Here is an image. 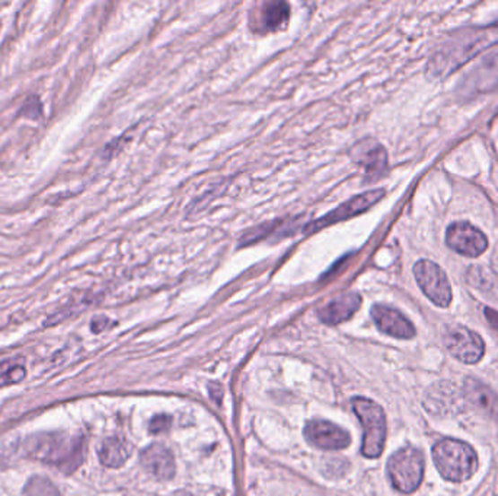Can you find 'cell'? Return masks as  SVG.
Wrapping results in <instances>:
<instances>
[{"instance_id":"cell-1","label":"cell","mask_w":498,"mask_h":496,"mask_svg":"<svg viewBox=\"0 0 498 496\" xmlns=\"http://www.w3.org/2000/svg\"><path fill=\"white\" fill-rule=\"evenodd\" d=\"M30 457L48 465L57 466L66 474H72L83 458V437H72L66 432H46L32 435L25 444Z\"/></svg>"},{"instance_id":"cell-2","label":"cell","mask_w":498,"mask_h":496,"mask_svg":"<svg viewBox=\"0 0 498 496\" xmlns=\"http://www.w3.org/2000/svg\"><path fill=\"white\" fill-rule=\"evenodd\" d=\"M432 460L446 481H467L478 469V456L467 442L444 439L432 447Z\"/></svg>"},{"instance_id":"cell-3","label":"cell","mask_w":498,"mask_h":496,"mask_svg":"<svg viewBox=\"0 0 498 496\" xmlns=\"http://www.w3.org/2000/svg\"><path fill=\"white\" fill-rule=\"evenodd\" d=\"M353 409L363 428L362 453L367 458H378L387 439V416L382 406L366 397L353 399Z\"/></svg>"},{"instance_id":"cell-4","label":"cell","mask_w":498,"mask_h":496,"mask_svg":"<svg viewBox=\"0 0 498 496\" xmlns=\"http://www.w3.org/2000/svg\"><path fill=\"white\" fill-rule=\"evenodd\" d=\"M388 474L399 492H415L424 477V456L414 447L401 448L390 456Z\"/></svg>"},{"instance_id":"cell-5","label":"cell","mask_w":498,"mask_h":496,"mask_svg":"<svg viewBox=\"0 0 498 496\" xmlns=\"http://www.w3.org/2000/svg\"><path fill=\"white\" fill-rule=\"evenodd\" d=\"M441 338L449 352L465 364H476L485 352L483 338L462 325L444 326Z\"/></svg>"},{"instance_id":"cell-6","label":"cell","mask_w":498,"mask_h":496,"mask_svg":"<svg viewBox=\"0 0 498 496\" xmlns=\"http://www.w3.org/2000/svg\"><path fill=\"white\" fill-rule=\"evenodd\" d=\"M414 275L425 296L439 308H449L452 303V287L441 266L429 259H421L414 265Z\"/></svg>"},{"instance_id":"cell-7","label":"cell","mask_w":498,"mask_h":496,"mask_svg":"<svg viewBox=\"0 0 498 496\" xmlns=\"http://www.w3.org/2000/svg\"><path fill=\"white\" fill-rule=\"evenodd\" d=\"M383 196H385V189H371V191H366V193L360 194V196H355L354 198L345 201L340 207L332 210L331 213L325 214L321 219L315 220L312 223L308 224L305 227V233L312 235L315 231L324 229V227L359 216L362 213L369 210L371 205H375L378 201L382 200Z\"/></svg>"},{"instance_id":"cell-8","label":"cell","mask_w":498,"mask_h":496,"mask_svg":"<svg viewBox=\"0 0 498 496\" xmlns=\"http://www.w3.org/2000/svg\"><path fill=\"white\" fill-rule=\"evenodd\" d=\"M446 243L456 254L476 258L488 248V239L483 231L467 222H456L446 231Z\"/></svg>"},{"instance_id":"cell-9","label":"cell","mask_w":498,"mask_h":496,"mask_svg":"<svg viewBox=\"0 0 498 496\" xmlns=\"http://www.w3.org/2000/svg\"><path fill=\"white\" fill-rule=\"evenodd\" d=\"M305 437L313 447L322 450H341L352 442L345 430L324 420L310 421L305 428Z\"/></svg>"},{"instance_id":"cell-10","label":"cell","mask_w":498,"mask_h":496,"mask_svg":"<svg viewBox=\"0 0 498 496\" xmlns=\"http://www.w3.org/2000/svg\"><path fill=\"white\" fill-rule=\"evenodd\" d=\"M371 315L375 320L379 331L383 334L399 339H411L415 336L414 325L397 309L383 306V304H375L371 308Z\"/></svg>"},{"instance_id":"cell-11","label":"cell","mask_w":498,"mask_h":496,"mask_svg":"<svg viewBox=\"0 0 498 496\" xmlns=\"http://www.w3.org/2000/svg\"><path fill=\"white\" fill-rule=\"evenodd\" d=\"M140 463L147 474L158 481H170L174 477V454L163 444H152L144 448L140 454Z\"/></svg>"},{"instance_id":"cell-12","label":"cell","mask_w":498,"mask_h":496,"mask_svg":"<svg viewBox=\"0 0 498 496\" xmlns=\"http://www.w3.org/2000/svg\"><path fill=\"white\" fill-rule=\"evenodd\" d=\"M464 400L472 409L491 420H498V395L476 379H467L464 385Z\"/></svg>"},{"instance_id":"cell-13","label":"cell","mask_w":498,"mask_h":496,"mask_svg":"<svg viewBox=\"0 0 498 496\" xmlns=\"http://www.w3.org/2000/svg\"><path fill=\"white\" fill-rule=\"evenodd\" d=\"M487 39V34H476L471 37V39H467V41H462L460 44H452V47H448L444 53H441V55L437 56V57L432 60V72H434L437 76H443L444 74H448L449 65H450L456 55H459L458 63H459L460 65L462 63L467 62V58L471 57V56L478 53V51L483 48V47L479 46H484Z\"/></svg>"},{"instance_id":"cell-14","label":"cell","mask_w":498,"mask_h":496,"mask_svg":"<svg viewBox=\"0 0 498 496\" xmlns=\"http://www.w3.org/2000/svg\"><path fill=\"white\" fill-rule=\"evenodd\" d=\"M353 159L360 166H363L371 181L380 177L388 168V154L385 147L373 140H366L353 149Z\"/></svg>"},{"instance_id":"cell-15","label":"cell","mask_w":498,"mask_h":496,"mask_svg":"<svg viewBox=\"0 0 498 496\" xmlns=\"http://www.w3.org/2000/svg\"><path fill=\"white\" fill-rule=\"evenodd\" d=\"M362 306V297L357 292H345L332 299L319 310V319L327 325H338L350 319Z\"/></svg>"},{"instance_id":"cell-16","label":"cell","mask_w":498,"mask_h":496,"mask_svg":"<svg viewBox=\"0 0 498 496\" xmlns=\"http://www.w3.org/2000/svg\"><path fill=\"white\" fill-rule=\"evenodd\" d=\"M424 405L425 408L432 412L434 415H446V413H450V412H456L460 405L458 388L448 383V381L437 383L436 386H432L429 392H427Z\"/></svg>"},{"instance_id":"cell-17","label":"cell","mask_w":498,"mask_h":496,"mask_svg":"<svg viewBox=\"0 0 498 496\" xmlns=\"http://www.w3.org/2000/svg\"><path fill=\"white\" fill-rule=\"evenodd\" d=\"M290 18V6L286 2H266L261 4L258 20L255 21V31L275 32L286 27Z\"/></svg>"},{"instance_id":"cell-18","label":"cell","mask_w":498,"mask_h":496,"mask_svg":"<svg viewBox=\"0 0 498 496\" xmlns=\"http://www.w3.org/2000/svg\"><path fill=\"white\" fill-rule=\"evenodd\" d=\"M130 454H132V446L121 437H109L104 439L98 448L100 463L111 469L121 467L127 462Z\"/></svg>"},{"instance_id":"cell-19","label":"cell","mask_w":498,"mask_h":496,"mask_svg":"<svg viewBox=\"0 0 498 496\" xmlns=\"http://www.w3.org/2000/svg\"><path fill=\"white\" fill-rule=\"evenodd\" d=\"M25 496H58L57 488L47 477L35 476L23 488Z\"/></svg>"},{"instance_id":"cell-20","label":"cell","mask_w":498,"mask_h":496,"mask_svg":"<svg viewBox=\"0 0 498 496\" xmlns=\"http://www.w3.org/2000/svg\"><path fill=\"white\" fill-rule=\"evenodd\" d=\"M25 378V367L13 362L0 364V387L16 385Z\"/></svg>"},{"instance_id":"cell-21","label":"cell","mask_w":498,"mask_h":496,"mask_svg":"<svg viewBox=\"0 0 498 496\" xmlns=\"http://www.w3.org/2000/svg\"><path fill=\"white\" fill-rule=\"evenodd\" d=\"M20 114L25 118L41 119L44 116L43 104L37 97H30L22 107H21Z\"/></svg>"},{"instance_id":"cell-22","label":"cell","mask_w":498,"mask_h":496,"mask_svg":"<svg viewBox=\"0 0 498 496\" xmlns=\"http://www.w3.org/2000/svg\"><path fill=\"white\" fill-rule=\"evenodd\" d=\"M170 422H172V418L168 415H158L151 421V425H149V431L152 434H162V432L168 431L170 428Z\"/></svg>"},{"instance_id":"cell-23","label":"cell","mask_w":498,"mask_h":496,"mask_svg":"<svg viewBox=\"0 0 498 496\" xmlns=\"http://www.w3.org/2000/svg\"><path fill=\"white\" fill-rule=\"evenodd\" d=\"M484 313H485L488 324H490L491 327L498 334V312H495L494 309L487 308L484 310Z\"/></svg>"},{"instance_id":"cell-24","label":"cell","mask_w":498,"mask_h":496,"mask_svg":"<svg viewBox=\"0 0 498 496\" xmlns=\"http://www.w3.org/2000/svg\"><path fill=\"white\" fill-rule=\"evenodd\" d=\"M109 322V320L107 319V318H95V319L92 320V324H91V327H92V331L95 332V334H98V332L107 327Z\"/></svg>"},{"instance_id":"cell-25","label":"cell","mask_w":498,"mask_h":496,"mask_svg":"<svg viewBox=\"0 0 498 496\" xmlns=\"http://www.w3.org/2000/svg\"><path fill=\"white\" fill-rule=\"evenodd\" d=\"M172 496H197L196 493L188 492V491H178Z\"/></svg>"}]
</instances>
